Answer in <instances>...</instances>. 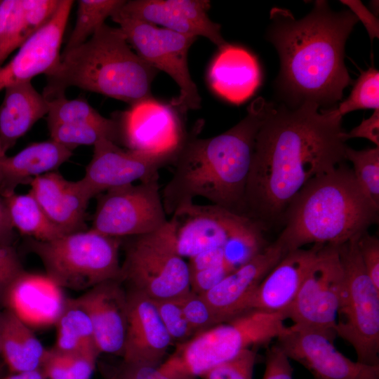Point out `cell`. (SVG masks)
Instances as JSON below:
<instances>
[{
  "instance_id": "obj_20",
  "label": "cell",
  "mask_w": 379,
  "mask_h": 379,
  "mask_svg": "<svg viewBox=\"0 0 379 379\" xmlns=\"http://www.w3.org/2000/svg\"><path fill=\"white\" fill-rule=\"evenodd\" d=\"M88 314L101 353L123 356L128 321L127 292L119 279L102 282L75 298Z\"/></svg>"
},
{
  "instance_id": "obj_1",
  "label": "cell",
  "mask_w": 379,
  "mask_h": 379,
  "mask_svg": "<svg viewBox=\"0 0 379 379\" xmlns=\"http://www.w3.org/2000/svg\"><path fill=\"white\" fill-rule=\"evenodd\" d=\"M342 118L335 106L274 105L256 135L243 215L265 230L282 224L300 190L346 160Z\"/></svg>"
},
{
  "instance_id": "obj_16",
  "label": "cell",
  "mask_w": 379,
  "mask_h": 379,
  "mask_svg": "<svg viewBox=\"0 0 379 379\" xmlns=\"http://www.w3.org/2000/svg\"><path fill=\"white\" fill-rule=\"evenodd\" d=\"M168 221L178 253L189 259L202 252L222 248L232 235L255 222L214 204L194 202L175 210Z\"/></svg>"
},
{
  "instance_id": "obj_4",
  "label": "cell",
  "mask_w": 379,
  "mask_h": 379,
  "mask_svg": "<svg viewBox=\"0 0 379 379\" xmlns=\"http://www.w3.org/2000/svg\"><path fill=\"white\" fill-rule=\"evenodd\" d=\"M378 211L343 163L310 180L294 197L275 241L286 253L311 244L340 246L377 222Z\"/></svg>"
},
{
  "instance_id": "obj_23",
  "label": "cell",
  "mask_w": 379,
  "mask_h": 379,
  "mask_svg": "<svg viewBox=\"0 0 379 379\" xmlns=\"http://www.w3.org/2000/svg\"><path fill=\"white\" fill-rule=\"evenodd\" d=\"M29 191L64 234L85 230L88 202L92 199L81 182L66 180L56 171L34 178Z\"/></svg>"
},
{
  "instance_id": "obj_48",
  "label": "cell",
  "mask_w": 379,
  "mask_h": 379,
  "mask_svg": "<svg viewBox=\"0 0 379 379\" xmlns=\"http://www.w3.org/2000/svg\"><path fill=\"white\" fill-rule=\"evenodd\" d=\"M1 379H46L40 369L13 373Z\"/></svg>"
},
{
  "instance_id": "obj_32",
  "label": "cell",
  "mask_w": 379,
  "mask_h": 379,
  "mask_svg": "<svg viewBox=\"0 0 379 379\" xmlns=\"http://www.w3.org/2000/svg\"><path fill=\"white\" fill-rule=\"evenodd\" d=\"M33 34L25 19L22 0H0V68Z\"/></svg>"
},
{
  "instance_id": "obj_38",
  "label": "cell",
  "mask_w": 379,
  "mask_h": 379,
  "mask_svg": "<svg viewBox=\"0 0 379 379\" xmlns=\"http://www.w3.org/2000/svg\"><path fill=\"white\" fill-rule=\"evenodd\" d=\"M257 349L244 350L232 359L208 370L201 379H253Z\"/></svg>"
},
{
  "instance_id": "obj_2",
  "label": "cell",
  "mask_w": 379,
  "mask_h": 379,
  "mask_svg": "<svg viewBox=\"0 0 379 379\" xmlns=\"http://www.w3.org/2000/svg\"><path fill=\"white\" fill-rule=\"evenodd\" d=\"M267 37L276 48L281 69L277 84L291 107L305 102L331 108L352 84L345 65V45L358 20L350 11H333L316 1L312 11L296 20L286 10L270 12Z\"/></svg>"
},
{
  "instance_id": "obj_41",
  "label": "cell",
  "mask_w": 379,
  "mask_h": 379,
  "mask_svg": "<svg viewBox=\"0 0 379 379\" xmlns=\"http://www.w3.org/2000/svg\"><path fill=\"white\" fill-rule=\"evenodd\" d=\"M357 244L366 272L379 288V239L366 231L359 237Z\"/></svg>"
},
{
  "instance_id": "obj_45",
  "label": "cell",
  "mask_w": 379,
  "mask_h": 379,
  "mask_svg": "<svg viewBox=\"0 0 379 379\" xmlns=\"http://www.w3.org/2000/svg\"><path fill=\"white\" fill-rule=\"evenodd\" d=\"M341 2L350 8V11L356 16L358 20L361 21L371 40L374 38H378V20L360 1H341Z\"/></svg>"
},
{
  "instance_id": "obj_31",
  "label": "cell",
  "mask_w": 379,
  "mask_h": 379,
  "mask_svg": "<svg viewBox=\"0 0 379 379\" xmlns=\"http://www.w3.org/2000/svg\"><path fill=\"white\" fill-rule=\"evenodd\" d=\"M124 0H79L75 25L63 52L86 42L124 4Z\"/></svg>"
},
{
  "instance_id": "obj_47",
  "label": "cell",
  "mask_w": 379,
  "mask_h": 379,
  "mask_svg": "<svg viewBox=\"0 0 379 379\" xmlns=\"http://www.w3.org/2000/svg\"><path fill=\"white\" fill-rule=\"evenodd\" d=\"M15 239L14 228L3 199L0 198V245L13 246Z\"/></svg>"
},
{
  "instance_id": "obj_10",
  "label": "cell",
  "mask_w": 379,
  "mask_h": 379,
  "mask_svg": "<svg viewBox=\"0 0 379 379\" xmlns=\"http://www.w3.org/2000/svg\"><path fill=\"white\" fill-rule=\"evenodd\" d=\"M133 50L156 69L168 74L180 93L171 104L182 115L201 107V98L188 67V52L196 37L180 34L154 25L124 17L111 16Z\"/></svg>"
},
{
  "instance_id": "obj_5",
  "label": "cell",
  "mask_w": 379,
  "mask_h": 379,
  "mask_svg": "<svg viewBox=\"0 0 379 379\" xmlns=\"http://www.w3.org/2000/svg\"><path fill=\"white\" fill-rule=\"evenodd\" d=\"M157 72L133 50L119 27L105 23L83 44L61 53L58 65L46 75L42 95L51 100L77 87L131 105L152 96Z\"/></svg>"
},
{
  "instance_id": "obj_35",
  "label": "cell",
  "mask_w": 379,
  "mask_h": 379,
  "mask_svg": "<svg viewBox=\"0 0 379 379\" xmlns=\"http://www.w3.org/2000/svg\"><path fill=\"white\" fill-rule=\"evenodd\" d=\"M48 105L46 115L48 128L60 124L105 123L109 119L81 98L69 100L65 95H62L48 100Z\"/></svg>"
},
{
  "instance_id": "obj_30",
  "label": "cell",
  "mask_w": 379,
  "mask_h": 379,
  "mask_svg": "<svg viewBox=\"0 0 379 379\" xmlns=\"http://www.w3.org/2000/svg\"><path fill=\"white\" fill-rule=\"evenodd\" d=\"M51 139L72 149L79 145H94L102 139L114 142L119 138V123L109 119L105 123H68L48 127Z\"/></svg>"
},
{
  "instance_id": "obj_15",
  "label": "cell",
  "mask_w": 379,
  "mask_h": 379,
  "mask_svg": "<svg viewBox=\"0 0 379 379\" xmlns=\"http://www.w3.org/2000/svg\"><path fill=\"white\" fill-rule=\"evenodd\" d=\"M176 154H152L124 149L116 142L102 139L93 145L92 158L80 181L91 197H96L137 180L159 179V171L171 165Z\"/></svg>"
},
{
  "instance_id": "obj_17",
  "label": "cell",
  "mask_w": 379,
  "mask_h": 379,
  "mask_svg": "<svg viewBox=\"0 0 379 379\" xmlns=\"http://www.w3.org/2000/svg\"><path fill=\"white\" fill-rule=\"evenodd\" d=\"M210 8L208 0H131L116 13L180 34L205 37L220 49L228 43L220 25L210 19Z\"/></svg>"
},
{
  "instance_id": "obj_33",
  "label": "cell",
  "mask_w": 379,
  "mask_h": 379,
  "mask_svg": "<svg viewBox=\"0 0 379 379\" xmlns=\"http://www.w3.org/2000/svg\"><path fill=\"white\" fill-rule=\"evenodd\" d=\"M96 361L82 354L46 349L40 370L46 379H90Z\"/></svg>"
},
{
  "instance_id": "obj_27",
  "label": "cell",
  "mask_w": 379,
  "mask_h": 379,
  "mask_svg": "<svg viewBox=\"0 0 379 379\" xmlns=\"http://www.w3.org/2000/svg\"><path fill=\"white\" fill-rule=\"evenodd\" d=\"M0 346L13 373L40 369L46 351L26 322L8 309L0 313Z\"/></svg>"
},
{
  "instance_id": "obj_28",
  "label": "cell",
  "mask_w": 379,
  "mask_h": 379,
  "mask_svg": "<svg viewBox=\"0 0 379 379\" xmlns=\"http://www.w3.org/2000/svg\"><path fill=\"white\" fill-rule=\"evenodd\" d=\"M55 321V348L97 360L100 352L91 321L75 298L65 299Z\"/></svg>"
},
{
  "instance_id": "obj_37",
  "label": "cell",
  "mask_w": 379,
  "mask_h": 379,
  "mask_svg": "<svg viewBox=\"0 0 379 379\" xmlns=\"http://www.w3.org/2000/svg\"><path fill=\"white\" fill-rule=\"evenodd\" d=\"M159 316L173 341H186L194 335L187 323L180 298L153 300Z\"/></svg>"
},
{
  "instance_id": "obj_13",
  "label": "cell",
  "mask_w": 379,
  "mask_h": 379,
  "mask_svg": "<svg viewBox=\"0 0 379 379\" xmlns=\"http://www.w3.org/2000/svg\"><path fill=\"white\" fill-rule=\"evenodd\" d=\"M333 341L324 331L293 324L285 327L276 345L314 379H379V365L352 361L335 348Z\"/></svg>"
},
{
  "instance_id": "obj_43",
  "label": "cell",
  "mask_w": 379,
  "mask_h": 379,
  "mask_svg": "<svg viewBox=\"0 0 379 379\" xmlns=\"http://www.w3.org/2000/svg\"><path fill=\"white\" fill-rule=\"evenodd\" d=\"M230 272L225 265L190 272V291L204 295Z\"/></svg>"
},
{
  "instance_id": "obj_25",
  "label": "cell",
  "mask_w": 379,
  "mask_h": 379,
  "mask_svg": "<svg viewBox=\"0 0 379 379\" xmlns=\"http://www.w3.org/2000/svg\"><path fill=\"white\" fill-rule=\"evenodd\" d=\"M72 151L51 139L30 144L12 157H1V196L8 197L18 185H29L34 178L56 171L72 157Z\"/></svg>"
},
{
  "instance_id": "obj_7",
  "label": "cell",
  "mask_w": 379,
  "mask_h": 379,
  "mask_svg": "<svg viewBox=\"0 0 379 379\" xmlns=\"http://www.w3.org/2000/svg\"><path fill=\"white\" fill-rule=\"evenodd\" d=\"M27 245L41 260L46 277L58 287L86 291L119 279L121 238L90 229L50 241L29 238Z\"/></svg>"
},
{
  "instance_id": "obj_21",
  "label": "cell",
  "mask_w": 379,
  "mask_h": 379,
  "mask_svg": "<svg viewBox=\"0 0 379 379\" xmlns=\"http://www.w3.org/2000/svg\"><path fill=\"white\" fill-rule=\"evenodd\" d=\"M128 321L123 361L158 367L172 339L166 330L152 299L126 289Z\"/></svg>"
},
{
  "instance_id": "obj_24",
  "label": "cell",
  "mask_w": 379,
  "mask_h": 379,
  "mask_svg": "<svg viewBox=\"0 0 379 379\" xmlns=\"http://www.w3.org/2000/svg\"><path fill=\"white\" fill-rule=\"evenodd\" d=\"M212 89L235 104L250 98L258 88L261 72L255 57L244 48L230 44L219 49L208 73Z\"/></svg>"
},
{
  "instance_id": "obj_14",
  "label": "cell",
  "mask_w": 379,
  "mask_h": 379,
  "mask_svg": "<svg viewBox=\"0 0 379 379\" xmlns=\"http://www.w3.org/2000/svg\"><path fill=\"white\" fill-rule=\"evenodd\" d=\"M183 116L171 104L149 97L131 105L119 119V139L128 149L176 154L187 132Z\"/></svg>"
},
{
  "instance_id": "obj_50",
  "label": "cell",
  "mask_w": 379,
  "mask_h": 379,
  "mask_svg": "<svg viewBox=\"0 0 379 379\" xmlns=\"http://www.w3.org/2000/svg\"><path fill=\"white\" fill-rule=\"evenodd\" d=\"M0 375H1V369H0ZM0 379H1V378H0Z\"/></svg>"
},
{
  "instance_id": "obj_22",
  "label": "cell",
  "mask_w": 379,
  "mask_h": 379,
  "mask_svg": "<svg viewBox=\"0 0 379 379\" xmlns=\"http://www.w3.org/2000/svg\"><path fill=\"white\" fill-rule=\"evenodd\" d=\"M322 246L288 251L262 279L249 302L248 310L286 315Z\"/></svg>"
},
{
  "instance_id": "obj_42",
  "label": "cell",
  "mask_w": 379,
  "mask_h": 379,
  "mask_svg": "<svg viewBox=\"0 0 379 379\" xmlns=\"http://www.w3.org/2000/svg\"><path fill=\"white\" fill-rule=\"evenodd\" d=\"M262 379H293V368L289 359L276 344L266 352Z\"/></svg>"
},
{
  "instance_id": "obj_6",
  "label": "cell",
  "mask_w": 379,
  "mask_h": 379,
  "mask_svg": "<svg viewBox=\"0 0 379 379\" xmlns=\"http://www.w3.org/2000/svg\"><path fill=\"white\" fill-rule=\"evenodd\" d=\"M285 314L251 310L178 343L157 367L171 379H198L244 350L268 344L284 331Z\"/></svg>"
},
{
  "instance_id": "obj_19",
  "label": "cell",
  "mask_w": 379,
  "mask_h": 379,
  "mask_svg": "<svg viewBox=\"0 0 379 379\" xmlns=\"http://www.w3.org/2000/svg\"><path fill=\"white\" fill-rule=\"evenodd\" d=\"M286 253L274 241L203 295L219 324L248 311L257 288Z\"/></svg>"
},
{
  "instance_id": "obj_49",
  "label": "cell",
  "mask_w": 379,
  "mask_h": 379,
  "mask_svg": "<svg viewBox=\"0 0 379 379\" xmlns=\"http://www.w3.org/2000/svg\"><path fill=\"white\" fill-rule=\"evenodd\" d=\"M6 155V154L3 152L1 146V142H0V158Z\"/></svg>"
},
{
  "instance_id": "obj_46",
  "label": "cell",
  "mask_w": 379,
  "mask_h": 379,
  "mask_svg": "<svg viewBox=\"0 0 379 379\" xmlns=\"http://www.w3.org/2000/svg\"><path fill=\"white\" fill-rule=\"evenodd\" d=\"M189 260L187 263L190 272L227 266L224 260L222 247L202 252Z\"/></svg>"
},
{
  "instance_id": "obj_29",
  "label": "cell",
  "mask_w": 379,
  "mask_h": 379,
  "mask_svg": "<svg viewBox=\"0 0 379 379\" xmlns=\"http://www.w3.org/2000/svg\"><path fill=\"white\" fill-rule=\"evenodd\" d=\"M14 229L22 235L38 241H50L64 234L48 219L38 201L29 192H15L3 198Z\"/></svg>"
},
{
  "instance_id": "obj_34",
  "label": "cell",
  "mask_w": 379,
  "mask_h": 379,
  "mask_svg": "<svg viewBox=\"0 0 379 379\" xmlns=\"http://www.w3.org/2000/svg\"><path fill=\"white\" fill-rule=\"evenodd\" d=\"M345 159L352 164L354 177L364 192L379 208V147L355 150L346 146Z\"/></svg>"
},
{
  "instance_id": "obj_18",
  "label": "cell",
  "mask_w": 379,
  "mask_h": 379,
  "mask_svg": "<svg viewBox=\"0 0 379 379\" xmlns=\"http://www.w3.org/2000/svg\"><path fill=\"white\" fill-rule=\"evenodd\" d=\"M60 0L49 21L30 36L17 53L0 68V91L8 86L31 81L34 77L50 73L60 60L63 35L74 4Z\"/></svg>"
},
{
  "instance_id": "obj_51",
  "label": "cell",
  "mask_w": 379,
  "mask_h": 379,
  "mask_svg": "<svg viewBox=\"0 0 379 379\" xmlns=\"http://www.w3.org/2000/svg\"><path fill=\"white\" fill-rule=\"evenodd\" d=\"M0 353H1V346H0Z\"/></svg>"
},
{
  "instance_id": "obj_8",
  "label": "cell",
  "mask_w": 379,
  "mask_h": 379,
  "mask_svg": "<svg viewBox=\"0 0 379 379\" xmlns=\"http://www.w3.org/2000/svg\"><path fill=\"white\" fill-rule=\"evenodd\" d=\"M124 260L119 280L152 300L190 291L188 263L178 253L169 221L152 232L121 238Z\"/></svg>"
},
{
  "instance_id": "obj_40",
  "label": "cell",
  "mask_w": 379,
  "mask_h": 379,
  "mask_svg": "<svg viewBox=\"0 0 379 379\" xmlns=\"http://www.w3.org/2000/svg\"><path fill=\"white\" fill-rule=\"evenodd\" d=\"M25 272L13 246L0 245V303L11 286Z\"/></svg>"
},
{
  "instance_id": "obj_11",
  "label": "cell",
  "mask_w": 379,
  "mask_h": 379,
  "mask_svg": "<svg viewBox=\"0 0 379 379\" xmlns=\"http://www.w3.org/2000/svg\"><path fill=\"white\" fill-rule=\"evenodd\" d=\"M91 229L125 238L156 231L168 222L158 179L109 190L96 197Z\"/></svg>"
},
{
  "instance_id": "obj_39",
  "label": "cell",
  "mask_w": 379,
  "mask_h": 379,
  "mask_svg": "<svg viewBox=\"0 0 379 379\" xmlns=\"http://www.w3.org/2000/svg\"><path fill=\"white\" fill-rule=\"evenodd\" d=\"M180 303L184 316L194 335L219 324L203 295L190 291L180 297Z\"/></svg>"
},
{
  "instance_id": "obj_44",
  "label": "cell",
  "mask_w": 379,
  "mask_h": 379,
  "mask_svg": "<svg viewBox=\"0 0 379 379\" xmlns=\"http://www.w3.org/2000/svg\"><path fill=\"white\" fill-rule=\"evenodd\" d=\"M362 138L373 142L379 147V109H375L372 115L352 128L350 132L343 133L345 141L350 138Z\"/></svg>"
},
{
  "instance_id": "obj_12",
  "label": "cell",
  "mask_w": 379,
  "mask_h": 379,
  "mask_svg": "<svg viewBox=\"0 0 379 379\" xmlns=\"http://www.w3.org/2000/svg\"><path fill=\"white\" fill-rule=\"evenodd\" d=\"M338 246L323 245L288 310L293 324L324 331L335 340L343 272Z\"/></svg>"
},
{
  "instance_id": "obj_3",
  "label": "cell",
  "mask_w": 379,
  "mask_h": 379,
  "mask_svg": "<svg viewBox=\"0 0 379 379\" xmlns=\"http://www.w3.org/2000/svg\"><path fill=\"white\" fill-rule=\"evenodd\" d=\"M274 105L260 97L248 106L244 118L225 132L199 138L196 127L187 133L161 194L166 214L199 197L243 215L256 135Z\"/></svg>"
},
{
  "instance_id": "obj_26",
  "label": "cell",
  "mask_w": 379,
  "mask_h": 379,
  "mask_svg": "<svg viewBox=\"0 0 379 379\" xmlns=\"http://www.w3.org/2000/svg\"><path fill=\"white\" fill-rule=\"evenodd\" d=\"M0 105V142L6 154L40 119L47 115L48 100L31 81L15 84L4 88Z\"/></svg>"
},
{
  "instance_id": "obj_9",
  "label": "cell",
  "mask_w": 379,
  "mask_h": 379,
  "mask_svg": "<svg viewBox=\"0 0 379 379\" xmlns=\"http://www.w3.org/2000/svg\"><path fill=\"white\" fill-rule=\"evenodd\" d=\"M356 236L338 246L343 284L335 328L354 349L357 361L379 365V288L362 262Z\"/></svg>"
},
{
  "instance_id": "obj_36",
  "label": "cell",
  "mask_w": 379,
  "mask_h": 379,
  "mask_svg": "<svg viewBox=\"0 0 379 379\" xmlns=\"http://www.w3.org/2000/svg\"><path fill=\"white\" fill-rule=\"evenodd\" d=\"M362 109H379V72L373 67L362 72L350 95L335 105V112L341 117Z\"/></svg>"
}]
</instances>
